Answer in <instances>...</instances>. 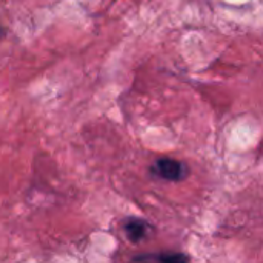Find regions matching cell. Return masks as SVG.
I'll return each mask as SVG.
<instances>
[{
  "label": "cell",
  "instance_id": "cell-3",
  "mask_svg": "<svg viewBox=\"0 0 263 263\" xmlns=\"http://www.w3.org/2000/svg\"><path fill=\"white\" fill-rule=\"evenodd\" d=\"M136 262L140 263H190L188 256L182 253H166V254H159V256H142L136 257Z\"/></svg>",
  "mask_w": 263,
  "mask_h": 263
},
{
  "label": "cell",
  "instance_id": "cell-1",
  "mask_svg": "<svg viewBox=\"0 0 263 263\" xmlns=\"http://www.w3.org/2000/svg\"><path fill=\"white\" fill-rule=\"evenodd\" d=\"M151 173L160 179L177 182V180H183L188 176V168L179 160L163 157L154 162V165L151 166Z\"/></svg>",
  "mask_w": 263,
  "mask_h": 263
},
{
  "label": "cell",
  "instance_id": "cell-2",
  "mask_svg": "<svg viewBox=\"0 0 263 263\" xmlns=\"http://www.w3.org/2000/svg\"><path fill=\"white\" fill-rule=\"evenodd\" d=\"M123 231H125L126 237H128L131 242L137 243V242L143 240V239L149 234L151 227H149L148 222H145V220H142V219L129 217V219H126V220L123 222Z\"/></svg>",
  "mask_w": 263,
  "mask_h": 263
},
{
  "label": "cell",
  "instance_id": "cell-4",
  "mask_svg": "<svg viewBox=\"0 0 263 263\" xmlns=\"http://www.w3.org/2000/svg\"><path fill=\"white\" fill-rule=\"evenodd\" d=\"M0 34H2V29H0Z\"/></svg>",
  "mask_w": 263,
  "mask_h": 263
}]
</instances>
